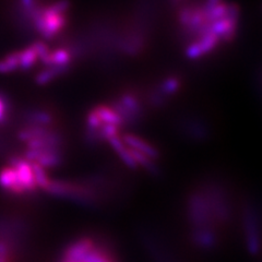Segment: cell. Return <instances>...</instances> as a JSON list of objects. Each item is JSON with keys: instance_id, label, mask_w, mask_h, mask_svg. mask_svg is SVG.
Instances as JSON below:
<instances>
[{"instance_id": "2", "label": "cell", "mask_w": 262, "mask_h": 262, "mask_svg": "<svg viewBox=\"0 0 262 262\" xmlns=\"http://www.w3.org/2000/svg\"><path fill=\"white\" fill-rule=\"evenodd\" d=\"M221 39L213 32H208L207 34L196 38L186 48V56L190 59H198L200 57L207 55L219 46Z\"/></svg>"}, {"instance_id": "3", "label": "cell", "mask_w": 262, "mask_h": 262, "mask_svg": "<svg viewBox=\"0 0 262 262\" xmlns=\"http://www.w3.org/2000/svg\"><path fill=\"white\" fill-rule=\"evenodd\" d=\"M122 141L125 142V144L129 147H131V149H134L138 152H140L142 154H144L145 157L150 158L151 160H157L159 158V152L158 150L155 149V147L150 144L149 142L144 141L143 139L139 138L135 135H125L124 138H122Z\"/></svg>"}, {"instance_id": "7", "label": "cell", "mask_w": 262, "mask_h": 262, "mask_svg": "<svg viewBox=\"0 0 262 262\" xmlns=\"http://www.w3.org/2000/svg\"><path fill=\"white\" fill-rule=\"evenodd\" d=\"M180 86H182V80L177 77H169L163 81L160 86V91L162 95H164L163 97H166L177 93Z\"/></svg>"}, {"instance_id": "9", "label": "cell", "mask_w": 262, "mask_h": 262, "mask_svg": "<svg viewBox=\"0 0 262 262\" xmlns=\"http://www.w3.org/2000/svg\"><path fill=\"white\" fill-rule=\"evenodd\" d=\"M222 3V0H207L206 2V4H204V8H206L207 10H210V9H212L213 7H215V6H217L219 4H221Z\"/></svg>"}, {"instance_id": "6", "label": "cell", "mask_w": 262, "mask_h": 262, "mask_svg": "<svg viewBox=\"0 0 262 262\" xmlns=\"http://www.w3.org/2000/svg\"><path fill=\"white\" fill-rule=\"evenodd\" d=\"M19 69V52H14L0 59V73H8Z\"/></svg>"}, {"instance_id": "8", "label": "cell", "mask_w": 262, "mask_h": 262, "mask_svg": "<svg viewBox=\"0 0 262 262\" xmlns=\"http://www.w3.org/2000/svg\"><path fill=\"white\" fill-rule=\"evenodd\" d=\"M8 116H9V103L5 96L0 94V125L4 124Z\"/></svg>"}, {"instance_id": "5", "label": "cell", "mask_w": 262, "mask_h": 262, "mask_svg": "<svg viewBox=\"0 0 262 262\" xmlns=\"http://www.w3.org/2000/svg\"><path fill=\"white\" fill-rule=\"evenodd\" d=\"M69 70V67H48L47 69L40 71L36 76V83L39 85H44L61 76L63 72Z\"/></svg>"}, {"instance_id": "1", "label": "cell", "mask_w": 262, "mask_h": 262, "mask_svg": "<svg viewBox=\"0 0 262 262\" xmlns=\"http://www.w3.org/2000/svg\"><path fill=\"white\" fill-rule=\"evenodd\" d=\"M69 0H57L49 6H40L30 21L38 34L46 39H52L67 26Z\"/></svg>"}, {"instance_id": "4", "label": "cell", "mask_w": 262, "mask_h": 262, "mask_svg": "<svg viewBox=\"0 0 262 262\" xmlns=\"http://www.w3.org/2000/svg\"><path fill=\"white\" fill-rule=\"evenodd\" d=\"M94 113L100 118L102 126L104 125H113L121 128L124 125V120L119 116V114L115 111L112 106L108 105H97L93 108Z\"/></svg>"}]
</instances>
